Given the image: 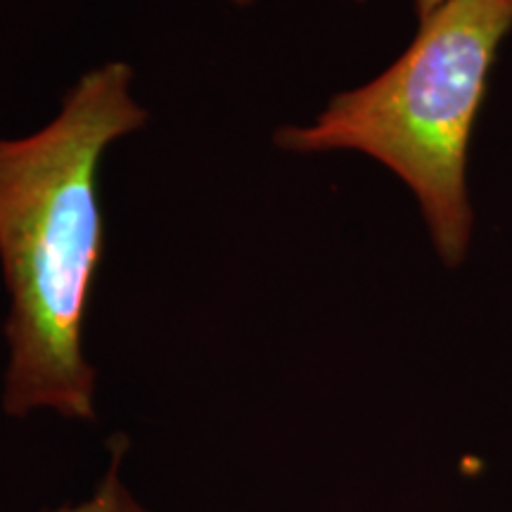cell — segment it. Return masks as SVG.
Wrapping results in <instances>:
<instances>
[{"instance_id":"obj_3","label":"cell","mask_w":512,"mask_h":512,"mask_svg":"<svg viewBox=\"0 0 512 512\" xmlns=\"http://www.w3.org/2000/svg\"><path fill=\"white\" fill-rule=\"evenodd\" d=\"M119 458L121 456H114L110 472H107L105 479H102L98 489H95V494L88 498V501L72 505V508H60L50 512H147L143 505L131 496V491L121 484Z\"/></svg>"},{"instance_id":"obj_2","label":"cell","mask_w":512,"mask_h":512,"mask_svg":"<svg viewBox=\"0 0 512 512\" xmlns=\"http://www.w3.org/2000/svg\"><path fill=\"white\" fill-rule=\"evenodd\" d=\"M512 0H446L420 19L418 36L366 86L330 100L311 126H283L275 145L292 152L354 150L411 188L441 261L465 259L472 235L467 150Z\"/></svg>"},{"instance_id":"obj_4","label":"cell","mask_w":512,"mask_h":512,"mask_svg":"<svg viewBox=\"0 0 512 512\" xmlns=\"http://www.w3.org/2000/svg\"><path fill=\"white\" fill-rule=\"evenodd\" d=\"M441 3H446V0H413L415 12H418V19H425L430 12L437 10Z\"/></svg>"},{"instance_id":"obj_1","label":"cell","mask_w":512,"mask_h":512,"mask_svg":"<svg viewBox=\"0 0 512 512\" xmlns=\"http://www.w3.org/2000/svg\"><path fill=\"white\" fill-rule=\"evenodd\" d=\"M133 69L107 62L64 95L27 138L0 140V266L10 294L3 408L95 418V370L83 323L105 259L100 166L112 143L147 124Z\"/></svg>"},{"instance_id":"obj_5","label":"cell","mask_w":512,"mask_h":512,"mask_svg":"<svg viewBox=\"0 0 512 512\" xmlns=\"http://www.w3.org/2000/svg\"><path fill=\"white\" fill-rule=\"evenodd\" d=\"M230 5H238V8H247V5H252L254 0H226ZM351 3H366V0H351Z\"/></svg>"}]
</instances>
